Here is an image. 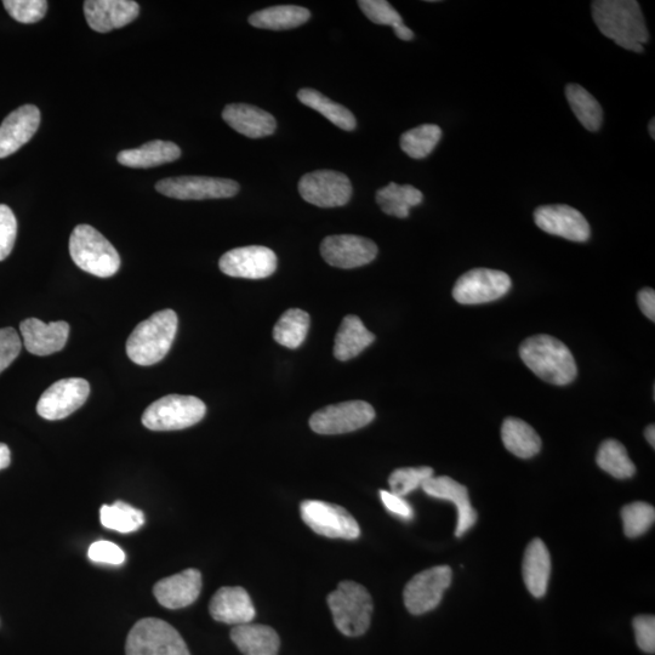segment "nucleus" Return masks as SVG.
<instances>
[{"instance_id":"1","label":"nucleus","mask_w":655,"mask_h":655,"mask_svg":"<svg viewBox=\"0 0 655 655\" xmlns=\"http://www.w3.org/2000/svg\"><path fill=\"white\" fill-rule=\"evenodd\" d=\"M592 17L603 36L634 53H643L649 41L645 17L635 0H597L591 4Z\"/></svg>"},{"instance_id":"2","label":"nucleus","mask_w":655,"mask_h":655,"mask_svg":"<svg viewBox=\"0 0 655 655\" xmlns=\"http://www.w3.org/2000/svg\"><path fill=\"white\" fill-rule=\"evenodd\" d=\"M520 356L524 364L546 383L565 386L577 377V363L571 350L554 336L540 334L524 340Z\"/></svg>"},{"instance_id":"3","label":"nucleus","mask_w":655,"mask_h":655,"mask_svg":"<svg viewBox=\"0 0 655 655\" xmlns=\"http://www.w3.org/2000/svg\"><path fill=\"white\" fill-rule=\"evenodd\" d=\"M178 324V315L170 309L158 311L141 322L127 341L130 360L142 367L161 362L172 349Z\"/></svg>"},{"instance_id":"4","label":"nucleus","mask_w":655,"mask_h":655,"mask_svg":"<svg viewBox=\"0 0 655 655\" xmlns=\"http://www.w3.org/2000/svg\"><path fill=\"white\" fill-rule=\"evenodd\" d=\"M70 254L79 269L96 277L115 276L121 267V256L116 248L89 225H79L73 230Z\"/></svg>"},{"instance_id":"5","label":"nucleus","mask_w":655,"mask_h":655,"mask_svg":"<svg viewBox=\"0 0 655 655\" xmlns=\"http://www.w3.org/2000/svg\"><path fill=\"white\" fill-rule=\"evenodd\" d=\"M334 624L341 634L357 637L369 629L373 614V600L367 589L355 582H341L328 596Z\"/></svg>"},{"instance_id":"6","label":"nucleus","mask_w":655,"mask_h":655,"mask_svg":"<svg viewBox=\"0 0 655 655\" xmlns=\"http://www.w3.org/2000/svg\"><path fill=\"white\" fill-rule=\"evenodd\" d=\"M207 407L195 396L168 395L153 402L142 415V424L152 431H176L196 425Z\"/></svg>"},{"instance_id":"7","label":"nucleus","mask_w":655,"mask_h":655,"mask_svg":"<svg viewBox=\"0 0 655 655\" xmlns=\"http://www.w3.org/2000/svg\"><path fill=\"white\" fill-rule=\"evenodd\" d=\"M127 655H191L189 648L172 625L164 620L146 618L130 630Z\"/></svg>"},{"instance_id":"8","label":"nucleus","mask_w":655,"mask_h":655,"mask_svg":"<svg viewBox=\"0 0 655 655\" xmlns=\"http://www.w3.org/2000/svg\"><path fill=\"white\" fill-rule=\"evenodd\" d=\"M301 518L313 532L332 539L355 540L361 529L349 511L320 500H306L300 505Z\"/></svg>"},{"instance_id":"9","label":"nucleus","mask_w":655,"mask_h":655,"mask_svg":"<svg viewBox=\"0 0 655 655\" xmlns=\"http://www.w3.org/2000/svg\"><path fill=\"white\" fill-rule=\"evenodd\" d=\"M512 282L508 273L491 269H474L464 273L453 288V298L461 305L492 303L509 293Z\"/></svg>"},{"instance_id":"10","label":"nucleus","mask_w":655,"mask_h":655,"mask_svg":"<svg viewBox=\"0 0 655 655\" xmlns=\"http://www.w3.org/2000/svg\"><path fill=\"white\" fill-rule=\"evenodd\" d=\"M375 418V410L369 403L350 401L333 404L318 410L310 419V426L316 434H349L369 425Z\"/></svg>"},{"instance_id":"11","label":"nucleus","mask_w":655,"mask_h":655,"mask_svg":"<svg viewBox=\"0 0 655 655\" xmlns=\"http://www.w3.org/2000/svg\"><path fill=\"white\" fill-rule=\"evenodd\" d=\"M453 571L448 566L426 569L410 580L404 588V605L414 615L434 611L440 605L444 592L451 586Z\"/></svg>"},{"instance_id":"12","label":"nucleus","mask_w":655,"mask_h":655,"mask_svg":"<svg viewBox=\"0 0 655 655\" xmlns=\"http://www.w3.org/2000/svg\"><path fill=\"white\" fill-rule=\"evenodd\" d=\"M299 192L307 203L320 208L344 207L352 197L351 181L335 170H316L299 182Z\"/></svg>"},{"instance_id":"13","label":"nucleus","mask_w":655,"mask_h":655,"mask_svg":"<svg viewBox=\"0 0 655 655\" xmlns=\"http://www.w3.org/2000/svg\"><path fill=\"white\" fill-rule=\"evenodd\" d=\"M156 190L161 195L180 201H203L235 197L239 185L230 179L207 178V176H179L158 182Z\"/></svg>"},{"instance_id":"14","label":"nucleus","mask_w":655,"mask_h":655,"mask_svg":"<svg viewBox=\"0 0 655 655\" xmlns=\"http://www.w3.org/2000/svg\"><path fill=\"white\" fill-rule=\"evenodd\" d=\"M90 395V385L82 378L62 379L49 387L37 404V413L47 420L70 417Z\"/></svg>"},{"instance_id":"15","label":"nucleus","mask_w":655,"mask_h":655,"mask_svg":"<svg viewBox=\"0 0 655 655\" xmlns=\"http://www.w3.org/2000/svg\"><path fill=\"white\" fill-rule=\"evenodd\" d=\"M534 221L541 231L565 238L567 241L583 243L588 241L591 235L585 216L565 204L539 207L534 212Z\"/></svg>"},{"instance_id":"16","label":"nucleus","mask_w":655,"mask_h":655,"mask_svg":"<svg viewBox=\"0 0 655 655\" xmlns=\"http://www.w3.org/2000/svg\"><path fill=\"white\" fill-rule=\"evenodd\" d=\"M321 254L330 266L350 270L370 264L377 258L378 247L370 239L360 236H330L322 242Z\"/></svg>"},{"instance_id":"17","label":"nucleus","mask_w":655,"mask_h":655,"mask_svg":"<svg viewBox=\"0 0 655 655\" xmlns=\"http://www.w3.org/2000/svg\"><path fill=\"white\" fill-rule=\"evenodd\" d=\"M219 266L220 270L230 277L262 279L275 273L277 256L266 247L236 248L221 256Z\"/></svg>"},{"instance_id":"18","label":"nucleus","mask_w":655,"mask_h":655,"mask_svg":"<svg viewBox=\"0 0 655 655\" xmlns=\"http://www.w3.org/2000/svg\"><path fill=\"white\" fill-rule=\"evenodd\" d=\"M84 14L91 30L107 33L133 22L140 14V7L133 0H87Z\"/></svg>"},{"instance_id":"19","label":"nucleus","mask_w":655,"mask_h":655,"mask_svg":"<svg viewBox=\"0 0 655 655\" xmlns=\"http://www.w3.org/2000/svg\"><path fill=\"white\" fill-rule=\"evenodd\" d=\"M41 124V111L34 105H25L10 113L0 125V159L14 155L27 144Z\"/></svg>"},{"instance_id":"20","label":"nucleus","mask_w":655,"mask_h":655,"mask_svg":"<svg viewBox=\"0 0 655 655\" xmlns=\"http://www.w3.org/2000/svg\"><path fill=\"white\" fill-rule=\"evenodd\" d=\"M423 491L429 497L452 501L458 510V524L455 529V537L461 538L477 522V511L472 508L467 488L453 478L447 476H432L423 486Z\"/></svg>"},{"instance_id":"21","label":"nucleus","mask_w":655,"mask_h":655,"mask_svg":"<svg viewBox=\"0 0 655 655\" xmlns=\"http://www.w3.org/2000/svg\"><path fill=\"white\" fill-rule=\"evenodd\" d=\"M20 330L28 352L34 356H49L64 349L70 324L64 321L47 324L38 318H28L21 322Z\"/></svg>"},{"instance_id":"22","label":"nucleus","mask_w":655,"mask_h":655,"mask_svg":"<svg viewBox=\"0 0 655 655\" xmlns=\"http://www.w3.org/2000/svg\"><path fill=\"white\" fill-rule=\"evenodd\" d=\"M201 590V572L197 569H186L172 577L159 580L153 588V594L159 605L168 609H180L195 603Z\"/></svg>"},{"instance_id":"23","label":"nucleus","mask_w":655,"mask_h":655,"mask_svg":"<svg viewBox=\"0 0 655 655\" xmlns=\"http://www.w3.org/2000/svg\"><path fill=\"white\" fill-rule=\"evenodd\" d=\"M216 622L229 625H246L255 618V607L246 589L226 586L216 591L209 606Z\"/></svg>"},{"instance_id":"24","label":"nucleus","mask_w":655,"mask_h":655,"mask_svg":"<svg viewBox=\"0 0 655 655\" xmlns=\"http://www.w3.org/2000/svg\"><path fill=\"white\" fill-rule=\"evenodd\" d=\"M222 118L237 133L250 139L266 138L277 128L276 119L269 112L247 104L227 105Z\"/></svg>"},{"instance_id":"25","label":"nucleus","mask_w":655,"mask_h":655,"mask_svg":"<svg viewBox=\"0 0 655 655\" xmlns=\"http://www.w3.org/2000/svg\"><path fill=\"white\" fill-rule=\"evenodd\" d=\"M551 575V556L543 540L529 543L523 558V580L534 597H544Z\"/></svg>"},{"instance_id":"26","label":"nucleus","mask_w":655,"mask_h":655,"mask_svg":"<svg viewBox=\"0 0 655 655\" xmlns=\"http://www.w3.org/2000/svg\"><path fill=\"white\" fill-rule=\"evenodd\" d=\"M231 640L243 655H278L281 640L270 626L246 624L235 626Z\"/></svg>"},{"instance_id":"27","label":"nucleus","mask_w":655,"mask_h":655,"mask_svg":"<svg viewBox=\"0 0 655 655\" xmlns=\"http://www.w3.org/2000/svg\"><path fill=\"white\" fill-rule=\"evenodd\" d=\"M180 157V147L174 142L155 140L133 150H124L117 159L124 167L146 169L175 162Z\"/></svg>"},{"instance_id":"28","label":"nucleus","mask_w":655,"mask_h":655,"mask_svg":"<svg viewBox=\"0 0 655 655\" xmlns=\"http://www.w3.org/2000/svg\"><path fill=\"white\" fill-rule=\"evenodd\" d=\"M375 335L364 327L360 317L346 316L335 338L334 356L339 361H349L372 345Z\"/></svg>"},{"instance_id":"29","label":"nucleus","mask_w":655,"mask_h":655,"mask_svg":"<svg viewBox=\"0 0 655 655\" xmlns=\"http://www.w3.org/2000/svg\"><path fill=\"white\" fill-rule=\"evenodd\" d=\"M501 440L511 454L521 459L533 458L541 449V440L533 427L517 418H508L501 427Z\"/></svg>"},{"instance_id":"30","label":"nucleus","mask_w":655,"mask_h":655,"mask_svg":"<svg viewBox=\"0 0 655 655\" xmlns=\"http://www.w3.org/2000/svg\"><path fill=\"white\" fill-rule=\"evenodd\" d=\"M310 17L311 13L306 8L296 5H277L250 15L249 24L261 30H292L306 24Z\"/></svg>"},{"instance_id":"31","label":"nucleus","mask_w":655,"mask_h":655,"mask_svg":"<svg viewBox=\"0 0 655 655\" xmlns=\"http://www.w3.org/2000/svg\"><path fill=\"white\" fill-rule=\"evenodd\" d=\"M424 196L418 189L410 185H398L396 182L383 187L377 192V203L387 215L406 219L410 208L423 203Z\"/></svg>"},{"instance_id":"32","label":"nucleus","mask_w":655,"mask_h":655,"mask_svg":"<svg viewBox=\"0 0 655 655\" xmlns=\"http://www.w3.org/2000/svg\"><path fill=\"white\" fill-rule=\"evenodd\" d=\"M298 99L301 104L321 113L329 122H332L340 129L352 131L357 127L356 118L350 110H347L338 102L326 98L320 91L310 88L301 89L298 93Z\"/></svg>"},{"instance_id":"33","label":"nucleus","mask_w":655,"mask_h":655,"mask_svg":"<svg viewBox=\"0 0 655 655\" xmlns=\"http://www.w3.org/2000/svg\"><path fill=\"white\" fill-rule=\"evenodd\" d=\"M566 98L575 117L589 131H597L603 123V110L594 96L578 84H568Z\"/></svg>"},{"instance_id":"34","label":"nucleus","mask_w":655,"mask_h":655,"mask_svg":"<svg viewBox=\"0 0 655 655\" xmlns=\"http://www.w3.org/2000/svg\"><path fill=\"white\" fill-rule=\"evenodd\" d=\"M309 329V313L299 309H290L284 312L276 323L275 329H273V338L279 345L294 350L303 345Z\"/></svg>"},{"instance_id":"35","label":"nucleus","mask_w":655,"mask_h":655,"mask_svg":"<svg viewBox=\"0 0 655 655\" xmlns=\"http://www.w3.org/2000/svg\"><path fill=\"white\" fill-rule=\"evenodd\" d=\"M596 463L607 474L626 480L636 474V467L629 458L628 451L622 443L615 440H607L598 448Z\"/></svg>"},{"instance_id":"36","label":"nucleus","mask_w":655,"mask_h":655,"mask_svg":"<svg viewBox=\"0 0 655 655\" xmlns=\"http://www.w3.org/2000/svg\"><path fill=\"white\" fill-rule=\"evenodd\" d=\"M102 526L119 533H133L144 526V512L133 508V506L116 501L113 505H104L100 510Z\"/></svg>"},{"instance_id":"37","label":"nucleus","mask_w":655,"mask_h":655,"mask_svg":"<svg viewBox=\"0 0 655 655\" xmlns=\"http://www.w3.org/2000/svg\"><path fill=\"white\" fill-rule=\"evenodd\" d=\"M442 138V130L436 124H423L410 129L401 136V148L413 159L431 155Z\"/></svg>"},{"instance_id":"38","label":"nucleus","mask_w":655,"mask_h":655,"mask_svg":"<svg viewBox=\"0 0 655 655\" xmlns=\"http://www.w3.org/2000/svg\"><path fill=\"white\" fill-rule=\"evenodd\" d=\"M432 476H435V472L429 466L397 469L392 472L389 478L391 493L404 498L406 495L421 488Z\"/></svg>"},{"instance_id":"39","label":"nucleus","mask_w":655,"mask_h":655,"mask_svg":"<svg viewBox=\"0 0 655 655\" xmlns=\"http://www.w3.org/2000/svg\"><path fill=\"white\" fill-rule=\"evenodd\" d=\"M622 518L626 537L639 538L653 526L655 510L652 505L637 501L624 506Z\"/></svg>"},{"instance_id":"40","label":"nucleus","mask_w":655,"mask_h":655,"mask_svg":"<svg viewBox=\"0 0 655 655\" xmlns=\"http://www.w3.org/2000/svg\"><path fill=\"white\" fill-rule=\"evenodd\" d=\"M3 5L14 20L26 25L44 19L48 10V2L45 0H5Z\"/></svg>"},{"instance_id":"41","label":"nucleus","mask_w":655,"mask_h":655,"mask_svg":"<svg viewBox=\"0 0 655 655\" xmlns=\"http://www.w3.org/2000/svg\"><path fill=\"white\" fill-rule=\"evenodd\" d=\"M358 5L374 24L393 27L403 22L402 16L385 0H360Z\"/></svg>"},{"instance_id":"42","label":"nucleus","mask_w":655,"mask_h":655,"mask_svg":"<svg viewBox=\"0 0 655 655\" xmlns=\"http://www.w3.org/2000/svg\"><path fill=\"white\" fill-rule=\"evenodd\" d=\"M17 235V221L8 205L0 204V261L13 252Z\"/></svg>"},{"instance_id":"43","label":"nucleus","mask_w":655,"mask_h":655,"mask_svg":"<svg viewBox=\"0 0 655 655\" xmlns=\"http://www.w3.org/2000/svg\"><path fill=\"white\" fill-rule=\"evenodd\" d=\"M22 349V341L14 328L0 329V373H3Z\"/></svg>"},{"instance_id":"44","label":"nucleus","mask_w":655,"mask_h":655,"mask_svg":"<svg viewBox=\"0 0 655 655\" xmlns=\"http://www.w3.org/2000/svg\"><path fill=\"white\" fill-rule=\"evenodd\" d=\"M88 556L91 561L96 563H106V565L119 566L125 561L124 551L118 545L111 541H96L90 546Z\"/></svg>"},{"instance_id":"45","label":"nucleus","mask_w":655,"mask_h":655,"mask_svg":"<svg viewBox=\"0 0 655 655\" xmlns=\"http://www.w3.org/2000/svg\"><path fill=\"white\" fill-rule=\"evenodd\" d=\"M634 630L637 646L643 652H655V618L653 615H640L634 619Z\"/></svg>"},{"instance_id":"46","label":"nucleus","mask_w":655,"mask_h":655,"mask_svg":"<svg viewBox=\"0 0 655 655\" xmlns=\"http://www.w3.org/2000/svg\"><path fill=\"white\" fill-rule=\"evenodd\" d=\"M380 498L387 510L392 515L402 518L404 521L413 520L414 510L408 501L391 492L380 491Z\"/></svg>"},{"instance_id":"47","label":"nucleus","mask_w":655,"mask_h":655,"mask_svg":"<svg viewBox=\"0 0 655 655\" xmlns=\"http://www.w3.org/2000/svg\"><path fill=\"white\" fill-rule=\"evenodd\" d=\"M640 309L652 322L655 321V292L651 288L642 289L637 295Z\"/></svg>"},{"instance_id":"48","label":"nucleus","mask_w":655,"mask_h":655,"mask_svg":"<svg viewBox=\"0 0 655 655\" xmlns=\"http://www.w3.org/2000/svg\"><path fill=\"white\" fill-rule=\"evenodd\" d=\"M393 30H395L396 36L402 41H412L414 38V32L410 30L406 25L401 22V24H397L392 27Z\"/></svg>"},{"instance_id":"49","label":"nucleus","mask_w":655,"mask_h":655,"mask_svg":"<svg viewBox=\"0 0 655 655\" xmlns=\"http://www.w3.org/2000/svg\"><path fill=\"white\" fill-rule=\"evenodd\" d=\"M11 463L10 449L7 444L0 443V471L7 469Z\"/></svg>"},{"instance_id":"50","label":"nucleus","mask_w":655,"mask_h":655,"mask_svg":"<svg viewBox=\"0 0 655 655\" xmlns=\"http://www.w3.org/2000/svg\"><path fill=\"white\" fill-rule=\"evenodd\" d=\"M646 440L651 444L652 448L655 447V427L654 425H649L645 431Z\"/></svg>"},{"instance_id":"51","label":"nucleus","mask_w":655,"mask_h":655,"mask_svg":"<svg viewBox=\"0 0 655 655\" xmlns=\"http://www.w3.org/2000/svg\"><path fill=\"white\" fill-rule=\"evenodd\" d=\"M649 134H651L652 139H655V121H654V118L652 119L651 123H649Z\"/></svg>"}]
</instances>
